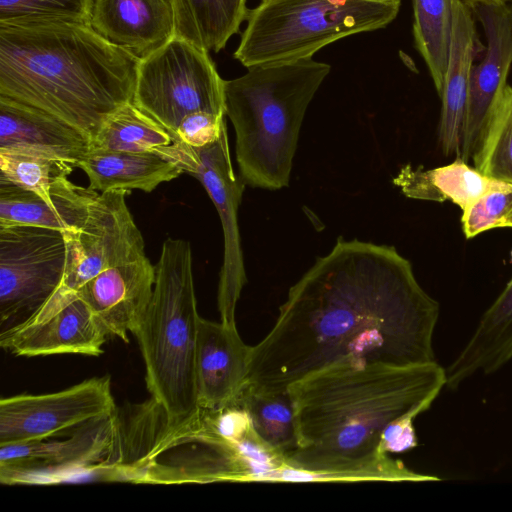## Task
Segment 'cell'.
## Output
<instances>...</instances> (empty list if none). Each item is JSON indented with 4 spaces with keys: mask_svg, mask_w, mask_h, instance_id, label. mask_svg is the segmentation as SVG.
Listing matches in <instances>:
<instances>
[{
    "mask_svg": "<svg viewBox=\"0 0 512 512\" xmlns=\"http://www.w3.org/2000/svg\"><path fill=\"white\" fill-rule=\"evenodd\" d=\"M440 305L393 246L338 237L290 287L270 332L251 347L243 386L283 392L345 359L397 366L436 361Z\"/></svg>",
    "mask_w": 512,
    "mask_h": 512,
    "instance_id": "obj_1",
    "label": "cell"
},
{
    "mask_svg": "<svg viewBox=\"0 0 512 512\" xmlns=\"http://www.w3.org/2000/svg\"><path fill=\"white\" fill-rule=\"evenodd\" d=\"M446 387L436 361L397 366L345 359L315 371L287 391L297 448L275 482L440 481L381 451L384 432L427 411Z\"/></svg>",
    "mask_w": 512,
    "mask_h": 512,
    "instance_id": "obj_2",
    "label": "cell"
},
{
    "mask_svg": "<svg viewBox=\"0 0 512 512\" xmlns=\"http://www.w3.org/2000/svg\"><path fill=\"white\" fill-rule=\"evenodd\" d=\"M139 63L89 24L0 23V96L61 119L91 142L133 100Z\"/></svg>",
    "mask_w": 512,
    "mask_h": 512,
    "instance_id": "obj_3",
    "label": "cell"
},
{
    "mask_svg": "<svg viewBox=\"0 0 512 512\" xmlns=\"http://www.w3.org/2000/svg\"><path fill=\"white\" fill-rule=\"evenodd\" d=\"M331 66L304 58L255 65L225 80V115L235 132L239 176L253 188L289 185L306 110Z\"/></svg>",
    "mask_w": 512,
    "mask_h": 512,
    "instance_id": "obj_4",
    "label": "cell"
},
{
    "mask_svg": "<svg viewBox=\"0 0 512 512\" xmlns=\"http://www.w3.org/2000/svg\"><path fill=\"white\" fill-rule=\"evenodd\" d=\"M199 318L191 245L168 238L155 264L151 302L134 336L145 363L147 389L170 423L199 409L195 377Z\"/></svg>",
    "mask_w": 512,
    "mask_h": 512,
    "instance_id": "obj_5",
    "label": "cell"
},
{
    "mask_svg": "<svg viewBox=\"0 0 512 512\" xmlns=\"http://www.w3.org/2000/svg\"><path fill=\"white\" fill-rule=\"evenodd\" d=\"M401 0H262L249 10L234 58L244 67L295 61L392 23Z\"/></svg>",
    "mask_w": 512,
    "mask_h": 512,
    "instance_id": "obj_6",
    "label": "cell"
},
{
    "mask_svg": "<svg viewBox=\"0 0 512 512\" xmlns=\"http://www.w3.org/2000/svg\"><path fill=\"white\" fill-rule=\"evenodd\" d=\"M224 82L209 52L174 37L140 60L132 102L172 137L191 113L225 116Z\"/></svg>",
    "mask_w": 512,
    "mask_h": 512,
    "instance_id": "obj_7",
    "label": "cell"
},
{
    "mask_svg": "<svg viewBox=\"0 0 512 512\" xmlns=\"http://www.w3.org/2000/svg\"><path fill=\"white\" fill-rule=\"evenodd\" d=\"M125 190L99 193L77 232H64L68 257L61 285L25 322L42 321L66 305L103 270L146 255L143 236L126 203Z\"/></svg>",
    "mask_w": 512,
    "mask_h": 512,
    "instance_id": "obj_8",
    "label": "cell"
},
{
    "mask_svg": "<svg viewBox=\"0 0 512 512\" xmlns=\"http://www.w3.org/2000/svg\"><path fill=\"white\" fill-rule=\"evenodd\" d=\"M153 152L175 164L182 173L195 177L218 212L224 236V255L217 305L220 322L236 326V305L247 281L237 216L245 184L232 166L227 127L216 142L205 147H192L174 140Z\"/></svg>",
    "mask_w": 512,
    "mask_h": 512,
    "instance_id": "obj_9",
    "label": "cell"
},
{
    "mask_svg": "<svg viewBox=\"0 0 512 512\" xmlns=\"http://www.w3.org/2000/svg\"><path fill=\"white\" fill-rule=\"evenodd\" d=\"M119 428L117 409L42 439L0 445L5 485L58 483L97 473L112 454Z\"/></svg>",
    "mask_w": 512,
    "mask_h": 512,
    "instance_id": "obj_10",
    "label": "cell"
},
{
    "mask_svg": "<svg viewBox=\"0 0 512 512\" xmlns=\"http://www.w3.org/2000/svg\"><path fill=\"white\" fill-rule=\"evenodd\" d=\"M67 257V240L60 230L0 225L1 322L40 308L61 285Z\"/></svg>",
    "mask_w": 512,
    "mask_h": 512,
    "instance_id": "obj_11",
    "label": "cell"
},
{
    "mask_svg": "<svg viewBox=\"0 0 512 512\" xmlns=\"http://www.w3.org/2000/svg\"><path fill=\"white\" fill-rule=\"evenodd\" d=\"M116 410L109 376L47 394L0 401V445L42 439Z\"/></svg>",
    "mask_w": 512,
    "mask_h": 512,
    "instance_id": "obj_12",
    "label": "cell"
},
{
    "mask_svg": "<svg viewBox=\"0 0 512 512\" xmlns=\"http://www.w3.org/2000/svg\"><path fill=\"white\" fill-rule=\"evenodd\" d=\"M472 11L487 40L486 53L473 66L460 151L457 158L469 162L475 153L494 107L507 85L512 66V6L480 4Z\"/></svg>",
    "mask_w": 512,
    "mask_h": 512,
    "instance_id": "obj_13",
    "label": "cell"
},
{
    "mask_svg": "<svg viewBox=\"0 0 512 512\" xmlns=\"http://www.w3.org/2000/svg\"><path fill=\"white\" fill-rule=\"evenodd\" d=\"M155 265L146 255L109 267L83 284L76 295L86 302L108 336L129 342L151 302Z\"/></svg>",
    "mask_w": 512,
    "mask_h": 512,
    "instance_id": "obj_14",
    "label": "cell"
},
{
    "mask_svg": "<svg viewBox=\"0 0 512 512\" xmlns=\"http://www.w3.org/2000/svg\"><path fill=\"white\" fill-rule=\"evenodd\" d=\"M108 334L92 310L77 295L48 318L4 330L1 347L16 356L80 354L99 356Z\"/></svg>",
    "mask_w": 512,
    "mask_h": 512,
    "instance_id": "obj_15",
    "label": "cell"
},
{
    "mask_svg": "<svg viewBox=\"0 0 512 512\" xmlns=\"http://www.w3.org/2000/svg\"><path fill=\"white\" fill-rule=\"evenodd\" d=\"M250 350L236 326L199 318L195 355L198 408L216 409L236 396L247 379Z\"/></svg>",
    "mask_w": 512,
    "mask_h": 512,
    "instance_id": "obj_16",
    "label": "cell"
},
{
    "mask_svg": "<svg viewBox=\"0 0 512 512\" xmlns=\"http://www.w3.org/2000/svg\"><path fill=\"white\" fill-rule=\"evenodd\" d=\"M91 150V140L61 119L0 96V152L58 159L75 166Z\"/></svg>",
    "mask_w": 512,
    "mask_h": 512,
    "instance_id": "obj_17",
    "label": "cell"
},
{
    "mask_svg": "<svg viewBox=\"0 0 512 512\" xmlns=\"http://www.w3.org/2000/svg\"><path fill=\"white\" fill-rule=\"evenodd\" d=\"M90 25L108 42L140 60L175 37L168 0H94Z\"/></svg>",
    "mask_w": 512,
    "mask_h": 512,
    "instance_id": "obj_18",
    "label": "cell"
},
{
    "mask_svg": "<svg viewBox=\"0 0 512 512\" xmlns=\"http://www.w3.org/2000/svg\"><path fill=\"white\" fill-rule=\"evenodd\" d=\"M478 41L473 11L455 0L449 58L441 98L438 140L446 156H458Z\"/></svg>",
    "mask_w": 512,
    "mask_h": 512,
    "instance_id": "obj_19",
    "label": "cell"
},
{
    "mask_svg": "<svg viewBox=\"0 0 512 512\" xmlns=\"http://www.w3.org/2000/svg\"><path fill=\"white\" fill-rule=\"evenodd\" d=\"M99 193L89 186L85 188L65 179L57 186L53 198L47 200L0 181V225H33L77 232Z\"/></svg>",
    "mask_w": 512,
    "mask_h": 512,
    "instance_id": "obj_20",
    "label": "cell"
},
{
    "mask_svg": "<svg viewBox=\"0 0 512 512\" xmlns=\"http://www.w3.org/2000/svg\"><path fill=\"white\" fill-rule=\"evenodd\" d=\"M512 360V278L481 316L475 330L451 361L446 386L457 390L469 378L492 374Z\"/></svg>",
    "mask_w": 512,
    "mask_h": 512,
    "instance_id": "obj_21",
    "label": "cell"
},
{
    "mask_svg": "<svg viewBox=\"0 0 512 512\" xmlns=\"http://www.w3.org/2000/svg\"><path fill=\"white\" fill-rule=\"evenodd\" d=\"M76 168L87 175L89 187L100 193L113 190L152 192L182 173L175 164L153 151L90 150Z\"/></svg>",
    "mask_w": 512,
    "mask_h": 512,
    "instance_id": "obj_22",
    "label": "cell"
},
{
    "mask_svg": "<svg viewBox=\"0 0 512 512\" xmlns=\"http://www.w3.org/2000/svg\"><path fill=\"white\" fill-rule=\"evenodd\" d=\"M393 184L408 198L439 203L450 201L462 211L486 192L511 185L485 176L460 158L433 169L403 165L393 178Z\"/></svg>",
    "mask_w": 512,
    "mask_h": 512,
    "instance_id": "obj_23",
    "label": "cell"
},
{
    "mask_svg": "<svg viewBox=\"0 0 512 512\" xmlns=\"http://www.w3.org/2000/svg\"><path fill=\"white\" fill-rule=\"evenodd\" d=\"M175 37L207 51L219 52L247 20V0H168Z\"/></svg>",
    "mask_w": 512,
    "mask_h": 512,
    "instance_id": "obj_24",
    "label": "cell"
},
{
    "mask_svg": "<svg viewBox=\"0 0 512 512\" xmlns=\"http://www.w3.org/2000/svg\"><path fill=\"white\" fill-rule=\"evenodd\" d=\"M414 44L440 94L447 69L455 0H412Z\"/></svg>",
    "mask_w": 512,
    "mask_h": 512,
    "instance_id": "obj_25",
    "label": "cell"
},
{
    "mask_svg": "<svg viewBox=\"0 0 512 512\" xmlns=\"http://www.w3.org/2000/svg\"><path fill=\"white\" fill-rule=\"evenodd\" d=\"M248 413L255 433L285 457L297 448L294 408L288 391L265 392L243 386L233 398Z\"/></svg>",
    "mask_w": 512,
    "mask_h": 512,
    "instance_id": "obj_26",
    "label": "cell"
},
{
    "mask_svg": "<svg viewBox=\"0 0 512 512\" xmlns=\"http://www.w3.org/2000/svg\"><path fill=\"white\" fill-rule=\"evenodd\" d=\"M172 141L164 127L131 101L104 120L91 142V150L142 153L169 145Z\"/></svg>",
    "mask_w": 512,
    "mask_h": 512,
    "instance_id": "obj_27",
    "label": "cell"
},
{
    "mask_svg": "<svg viewBox=\"0 0 512 512\" xmlns=\"http://www.w3.org/2000/svg\"><path fill=\"white\" fill-rule=\"evenodd\" d=\"M487 177L512 184V87L502 91L472 157Z\"/></svg>",
    "mask_w": 512,
    "mask_h": 512,
    "instance_id": "obj_28",
    "label": "cell"
},
{
    "mask_svg": "<svg viewBox=\"0 0 512 512\" xmlns=\"http://www.w3.org/2000/svg\"><path fill=\"white\" fill-rule=\"evenodd\" d=\"M75 166L44 156L0 152V181L29 190L50 200L57 186L68 179Z\"/></svg>",
    "mask_w": 512,
    "mask_h": 512,
    "instance_id": "obj_29",
    "label": "cell"
},
{
    "mask_svg": "<svg viewBox=\"0 0 512 512\" xmlns=\"http://www.w3.org/2000/svg\"><path fill=\"white\" fill-rule=\"evenodd\" d=\"M94 0H0V23L65 21L89 24Z\"/></svg>",
    "mask_w": 512,
    "mask_h": 512,
    "instance_id": "obj_30",
    "label": "cell"
},
{
    "mask_svg": "<svg viewBox=\"0 0 512 512\" xmlns=\"http://www.w3.org/2000/svg\"><path fill=\"white\" fill-rule=\"evenodd\" d=\"M461 222L467 239L495 228H512V184L483 194L463 210Z\"/></svg>",
    "mask_w": 512,
    "mask_h": 512,
    "instance_id": "obj_31",
    "label": "cell"
},
{
    "mask_svg": "<svg viewBox=\"0 0 512 512\" xmlns=\"http://www.w3.org/2000/svg\"><path fill=\"white\" fill-rule=\"evenodd\" d=\"M224 117L205 111L191 113L180 122L172 139L197 148L210 145L226 128Z\"/></svg>",
    "mask_w": 512,
    "mask_h": 512,
    "instance_id": "obj_32",
    "label": "cell"
},
{
    "mask_svg": "<svg viewBox=\"0 0 512 512\" xmlns=\"http://www.w3.org/2000/svg\"><path fill=\"white\" fill-rule=\"evenodd\" d=\"M414 419L404 418L388 427L381 443V451L384 454L404 452L417 446Z\"/></svg>",
    "mask_w": 512,
    "mask_h": 512,
    "instance_id": "obj_33",
    "label": "cell"
},
{
    "mask_svg": "<svg viewBox=\"0 0 512 512\" xmlns=\"http://www.w3.org/2000/svg\"><path fill=\"white\" fill-rule=\"evenodd\" d=\"M462 2L463 4L467 5L470 8H473L480 4H500V3H507L508 1L512 0H458Z\"/></svg>",
    "mask_w": 512,
    "mask_h": 512,
    "instance_id": "obj_34",
    "label": "cell"
}]
</instances>
